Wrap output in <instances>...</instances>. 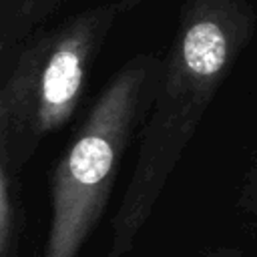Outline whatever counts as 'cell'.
<instances>
[{
  "label": "cell",
  "mask_w": 257,
  "mask_h": 257,
  "mask_svg": "<svg viewBox=\"0 0 257 257\" xmlns=\"http://www.w3.org/2000/svg\"><path fill=\"white\" fill-rule=\"evenodd\" d=\"M255 26L251 0H183L155 100L139 131L133 173L110 221L104 257H122L133 249Z\"/></svg>",
  "instance_id": "obj_1"
},
{
  "label": "cell",
  "mask_w": 257,
  "mask_h": 257,
  "mask_svg": "<svg viewBox=\"0 0 257 257\" xmlns=\"http://www.w3.org/2000/svg\"><path fill=\"white\" fill-rule=\"evenodd\" d=\"M116 2V6H118V12H120V16H124V14H128V12H133L135 8H139L143 2H147V0H114Z\"/></svg>",
  "instance_id": "obj_7"
},
{
  "label": "cell",
  "mask_w": 257,
  "mask_h": 257,
  "mask_svg": "<svg viewBox=\"0 0 257 257\" xmlns=\"http://www.w3.org/2000/svg\"><path fill=\"white\" fill-rule=\"evenodd\" d=\"M18 173L0 159V257H18L22 207L18 199Z\"/></svg>",
  "instance_id": "obj_4"
},
{
  "label": "cell",
  "mask_w": 257,
  "mask_h": 257,
  "mask_svg": "<svg viewBox=\"0 0 257 257\" xmlns=\"http://www.w3.org/2000/svg\"><path fill=\"white\" fill-rule=\"evenodd\" d=\"M239 207L245 209L247 213L257 215V149L245 171V179L239 191Z\"/></svg>",
  "instance_id": "obj_5"
},
{
  "label": "cell",
  "mask_w": 257,
  "mask_h": 257,
  "mask_svg": "<svg viewBox=\"0 0 257 257\" xmlns=\"http://www.w3.org/2000/svg\"><path fill=\"white\" fill-rule=\"evenodd\" d=\"M120 18L116 2L86 8L34 36L0 88V159L20 173L74 116L88 72Z\"/></svg>",
  "instance_id": "obj_3"
},
{
  "label": "cell",
  "mask_w": 257,
  "mask_h": 257,
  "mask_svg": "<svg viewBox=\"0 0 257 257\" xmlns=\"http://www.w3.org/2000/svg\"><path fill=\"white\" fill-rule=\"evenodd\" d=\"M64 0H26L22 6V16L26 20H42L44 16H48L50 12H54Z\"/></svg>",
  "instance_id": "obj_6"
},
{
  "label": "cell",
  "mask_w": 257,
  "mask_h": 257,
  "mask_svg": "<svg viewBox=\"0 0 257 257\" xmlns=\"http://www.w3.org/2000/svg\"><path fill=\"white\" fill-rule=\"evenodd\" d=\"M163 58L139 52L106 82L74 131L50 179L42 257H78L112 195L126 149L155 100Z\"/></svg>",
  "instance_id": "obj_2"
}]
</instances>
